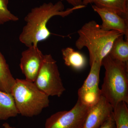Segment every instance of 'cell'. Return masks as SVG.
I'll list each match as a JSON object with an SVG mask.
<instances>
[{
	"mask_svg": "<svg viewBox=\"0 0 128 128\" xmlns=\"http://www.w3.org/2000/svg\"><path fill=\"white\" fill-rule=\"evenodd\" d=\"M86 7L81 5L64 10V6L60 1L55 4L44 3L33 8L24 18L26 24L19 35L20 42L28 48L38 46L39 42L48 39L52 34L47 26L50 18L56 16L66 17L75 11Z\"/></svg>",
	"mask_w": 128,
	"mask_h": 128,
	"instance_id": "1",
	"label": "cell"
},
{
	"mask_svg": "<svg viewBox=\"0 0 128 128\" xmlns=\"http://www.w3.org/2000/svg\"><path fill=\"white\" fill-rule=\"evenodd\" d=\"M79 37L75 46L79 50L87 48L90 66L94 62L102 64V60L109 54L114 41L122 35L120 32L104 30L96 21L85 24L78 30Z\"/></svg>",
	"mask_w": 128,
	"mask_h": 128,
	"instance_id": "2",
	"label": "cell"
},
{
	"mask_svg": "<svg viewBox=\"0 0 128 128\" xmlns=\"http://www.w3.org/2000/svg\"><path fill=\"white\" fill-rule=\"evenodd\" d=\"M105 69L101 94L114 108L121 102L128 104V64L113 59L109 54L102 61Z\"/></svg>",
	"mask_w": 128,
	"mask_h": 128,
	"instance_id": "3",
	"label": "cell"
},
{
	"mask_svg": "<svg viewBox=\"0 0 128 128\" xmlns=\"http://www.w3.org/2000/svg\"><path fill=\"white\" fill-rule=\"evenodd\" d=\"M11 94L18 114L24 116L38 115L49 106V96L40 90L34 82L25 79H16Z\"/></svg>",
	"mask_w": 128,
	"mask_h": 128,
	"instance_id": "4",
	"label": "cell"
},
{
	"mask_svg": "<svg viewBox=\"0 0 128 128\" xmlns=\"http://www.w3.org/2000/svg\"><path fill=\"white\" fill-rule=\"evenodd\" d=\"M34 82L49 96L60 97L65 91L57 62L51 54H44L41 69Z\"/></svg>",
	"mask_w": 128,
	"mask_h": 128,
	"instance_id": "5",
	"label": "cell"
},
{
	"mask_svg": "<svg viewBox=\"0 0 128 128\" xmlns=\"http://www.w3.org/2000/svg\"><path fill=\"white\" fill-rule=\"evenodd\" d=\"M89 108L78 99L70 110L57 112L47 118L44 128H82Z\"/></svg>",
	"mask_w": 128,
	"mask_h": 128,
	"instance_id": "6",
	"label": "cell"
},
{
	"mask_svg": "<svg viewBox=\"0 0 128 128\" xmlns=\"http://www.w3.org/2000/svg\"><path fill=\"white\" fill-rule=\"evenodd\" d=\"M102 66V64L97 62L92 64L89 75L78 90V99L89 107L96 104L102 96L99 87Z\"/></svg>",
	"mask_w": 128,
	"mask_h": 128,
	"instance_id": "7",
	"label": "cell"
},
{
	"mask_svg": "<svg viewBox=\"0 0 128 128\" xmlns=\"http://www.w3.org/2000/svg\"><path fill=\"white\" fill-rule=\"evenodd\" d=\"M44 54L38 48L32 46L22 53L20 66L25 80L34 82L42 66Z\"/></svg>",
	"mask_w": 128,
	"mask_h": 128,
	"instance_id": "8",
	"label": "cell"
},
{
	"mask_svg": "<svg viewBox=\"0 0 128 128\" xmlns=\"http://www.w3.org/2000/svg\"><path fill=\"white\" fill-rule=\"evenodd\" d=\"M113 108L101 96L98 102L89 107L82 128H98L110 116Z\"/></svg>",
	"mask_w": 128,
	"mask_h": 128,
	"instance_id": "9",
	"label": "cell"
},
{
	"mask_svg": "<svg viewBox=\"0 0 128 128\" xmlns=\"http://www.w3.org/2000/svg\"><path fill=\"white\" fill-rule=\"evenodd\" d=\"M92 8L102 18V24L100 25L104 30L120 32L128 40V19L120 16L110 10L100 8L93 5Z\"/></svg>",
	"mask_w": 128,
	"mask_h": 128,
	"instance_id": "10",
	"label": "cell"
},
{
	"mask_svg": "<svg viewBox=\"0 0 128 128\" xmlns=\"http://www.w3.org/2000/svg\"><path fill=\"white\" fill-rule=\"evenodd\" d=\"M18 114L12 94L0 90V120H6Z\"/></svg>",
	"mask_w": 128,
	"mask_h": 128,
	"instance_id": "11",
	"label": "cell"
},
{
	"mask_svg": "<svg viewBox=\"0 0 128 128\" xmlns=\"http://www.w3.org/2000/svg\"><path fill=\"white\" fill-rule=\"evenodd\" d=\"M62 53L64 62L66 66L80 70L86 65V60L85 56L73 48L67 47L63 48Z\"/></svg>",
	"mask_w": 128,
	"mask_h": 128,
	"instance_id": "12",
	"label": "cell"
},
{
	"mask_svg": "<svg viewBox=\"0 0 128 128\" xmlns=\"http://www.w3.org/2000/svg\"><path fill=\"white\" fill-rule=\"evenodd\" d=\"M16 80L5 57L0 51V90L11 93Z\"/></svg>",
	"mask_w": 128,
	"mask_h": 128,
	"instance_id": "13",
	"label": "cell"
},
{
	"mask_svg": "<svg viewBox=\"0 0 128 128\" xmlns=\"http://www.w3.org/2000/svg\"><path fill=\"white\" fill-rule=\"evenodd\" d=\"M95 6L110 10L128 19V0H96Z\"/></svg>",
	"mask_w": 128,
	"mask_h": 128,
	"instance_id": "14",
	"label": "cell"
},
{
	"mask_svg": "<svg viewBox=\"0 0 128 128\" xmlns=\"http://www.w3.org/2000/svg\"><path fill=\"white\" fill-rule=\"evenodd\" d=\"M124 36L117 38L108 54L113 59L128 64V40H124Z\"/></svg>",
	"mask_w": 128,
	"mask_h": 128,
	"instance_id": "15",
	"label": "cell"
},
{
	"mask_svg": "<svg viewBox=\"0 0 128 128\" xmlns=\"http://www.w3.org/2000/svg\"><path fill=\"white\" fill-rule=\"evenodd\" d=\"M128 104L121 102L114 108L113 115L115 122L114 128H128Z\"/></svg>",
	"mask_w": 128,
	"mask_h": 128,
	"instance_id": "16",
	"label": "cell"
},
{
	"mask_svg": "<svg viewBox=\"0 0 128 128\" xmlns=\"http://www.w3.org/2000/svg\"><path fill=\"white\" fill-rule=\"evenodd\" d=\"M8 3L9 0H0V25L19 20L18 17L12 13L8 9Z\"/></svg>",
	"mask_w": 128,
	"mask_h": 128,
	"instance_id": "17",
	"label": "cell"
},
{
	"mask_svg": "<svg viewBox=\"0 0 128 128\" xmlns=\"http://www.w3.org/2000/svg\"><path fill=\"white\" fill-rule=\"evenodd\" d=\"M115 128V122H114L112 112L110 116L98 128Z\"/></svg>",
	"mask_w": 128,
	"mask_h": 128,
	"instance_id": "18",
	"label": "cell"
},
{
	"mask_svg": "<svg viewBox=\"0 0 128 128\" xmlns=\"http://www.w3.org/2000/svg\"><path fill=\"white\" fill-rule=\"evenodd\" d=\"M82 0H60V1H66L73 6H78L82 5Z\"/></svg>",
	"mask_w": 128,
	"mask_h": 128,
	"instance_id": "19",
	"label": "cell"
},
{
	"mask_svg": "<svg viewBox=\"0 0 128 128\" xmlns=\"http://www.w3.org/2000/svg\"><path fill=\"white\" fill-rule=\"evenodd\" d=\"M96 0H82V5L86 6L87 5L89 4L93 3Z\"/></svg>",
	"mask_w": 128,
	"mask_h": 128,
	"instance_id": "20",
	"label": "cell"
},
{
	"mask_svg": "<svg viewBox=\"0 0 128 128\" xmlns=\"http://www.w3.org/2000/svg\"><path fill=\"white\" fill-rule=\"evenodd\" d=\"M2 126L4 128H16L14 127H12L8 123H5L2 124Z\"/></svg>",
	"mask_w": 128,
	"mask_h": 128,
	"instance_id": "21",
	"label": "cell"
}]
</instances>
